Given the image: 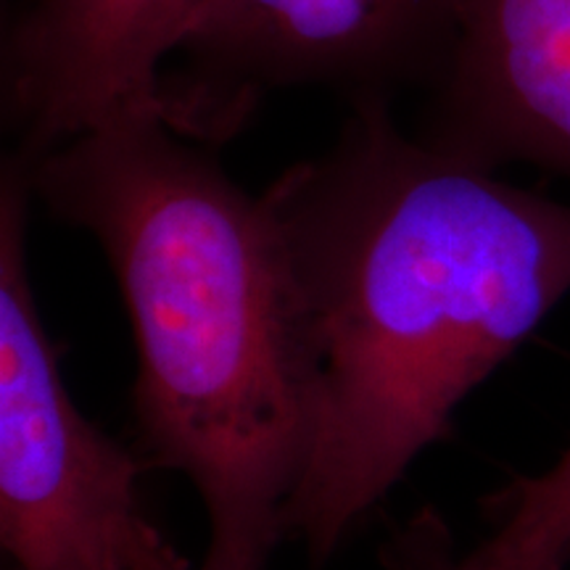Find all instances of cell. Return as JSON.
Instances as JSON below:
<instances>
[{"label": "cell", "mask_w": 570, "mask_h": 570, "mask_svg": "<svg viewBox=\"0 0 570 570\" xmlns=\"http://www.w3.org/2000/svg\"><path fill=\"white\" fill-rule=\"evenodd\" d=\"M315 362V436L285 537L325 562L570 291V204L410 140L356 104L265 190Z\"/></svg>", "instance_id": "1"}, {"label": "cell", "mask_w": 570, "mask_h": 570, "mask_svg": "<svg viewBox=\"0 0 570 570\" xmlns=\"http://www.w3.org/2000/svg\"><path fill=\"white\" fill-rule=\"evenodd\" d=\"M19 156L32 196L98 240L122 288L142 454L209 515L198 570H267L309 462L315 362L265 196L159 111Z\"/></svg>", "instance_id": "2"}, {"label": "cell", "mask_w": 570, "mask_h": 570, "mask_svg": "<svg viewBox=\"0 0 570 570\" xmlns=\"http://www.w3.org/2000/svg\"><path fill=\"white\" fill-rule=\"evenodd\" d=\"M32 185L13 156L0 185V544L13 570H132L156 531L142 462L71 402L27 267Z\"/></svg>", "instance_id": "3"}, {"label": "cell", "mask_w": 570, "mask_h": 570, "mask_svg": "<svg viewBox=\"0 0 570 570\" xmlns=\"http://www.w3.org/2000/svg\"><path fill=\"white\" fill-rule=\"evenodd\" d=\"M452 38V0H202L161 80L183 138H225L288 85H333L356 104L433 82ZM169 59V61H173Z\"/></svg>", "instance_id": "4"}, {"label": "cell", "mask_w": 570, "mask_h": 570, "mask_svg": "<svg viewBox=\"0 0 570 570\" xmlns=\"http://www.w3.org/2000/svg\"><path fill=\"white\" fill-rule=\"evenodd\" d=\"M423 142L570 180V0H452Z\"/></svg>", "instance_id": "5"}, {"label": "cell", "mask_w": 570, "mask_h": 570, "mask_svg": "<svg viewBox=\"0 0 570 570\" xmlns=\"http://www.w3.org/2000/svg\"><path fill=\"white\" fill-rule=\"evenodd\" d=\"M202 0H30L6 56L21 154L132 114H161V77ZM164 117V114H161Z\"/></svg>", "instance_id": "6"}, {"label": "cell", "mask_w": 570, "mask_h": 570, "mask_svg": "<svg viewBox=\"0 0 570 570\" xmlns=\"http://www.w3.org/2000/svg\"><path fill=\"white\" fill-rule=\"evenodd\" d=\"M497 531L473 550L497 570H566L570 566V446L550 470L520 479L494 497Z\"/></svg>", "instance_id": "7"}, {"label": "cell", "mask_w": 570, "mask_h": 570, "mask_svg": "<svg viewBox=\"0 0 570 570\" xmlns=\"http://www.w3.org/2000/svg\"><path fill=\"white\" fill-rule=\"evenodd\" d=\"M389 566L394 570H497L475 552L458 558L444 520L431 510L420 512L407 531L399 533L389 547Z\"/></svg>", "instance_id": "8"}, {"label": "cell", "mask_w": 570, "mask_h": 570, "mask_svg": "<svg viewBox=\"0 0 570 570\" xmlns=\"http://www.w3.org/2000/svg\"><path fill=\"white\" fill-rule=\"evenodd\" d=\"M132 570H194L188 566V560L180 558L173 547L164 541L161 533H156L151 544L146 547V552L140 554Z\"/></svg>", "instance_id": "9"}]
</instances>
